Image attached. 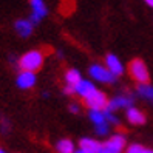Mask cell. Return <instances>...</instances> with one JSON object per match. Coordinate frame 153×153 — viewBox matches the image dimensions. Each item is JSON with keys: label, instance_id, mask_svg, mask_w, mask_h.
Wrapping results in <instances>:
<instances>
[{"label": "cell", "instance_id": "cell-1", "mask_svg": "<svg viewBox=\"0 0 153 153\" xmlns=\"http://www.w3.org/2000/svg\"><path fill=\"white\" fill-rule=\"evenodd\" d=\"M43 60H45V56H43V53L40 50H31L28 53H25V54L19 59L17 64H19L20 70H23V71H33V73H36L37 70L42 68Z\"/></svg>", "mask_w": 153, "mask_h": 153}, {"label": "cell", "instance_id": "cell-2", "mask_svg": "<svg viewBox=\"0 0 153 153\" xmlns=\"http://www.w3.org/2000/svg\"><path fill=\"white\" fill-rule=\"evenodd\" d=\"M128 74L136 84H149L150 73L142 59H133L128 64Z\"/></svg>", "mask_w": 153, "mask_h": 153}, {"label": "cell", "instance_id": "cell-3", "mask_svg": "<svg viewBox=\"0 0 153 153\" xmlns=\"http://www.w3.org/2000/svg\"><path fill=\"white\" fill-rule=\"evenodd\" d=\"M127 144V138L122 133H116L110 136L105 142H101L99 153H122Z\"/></svg>", "mask_w": 153, "mask_h": 153}, {"label": "cell", "instance_id": "cell-4", "mask_svg": "<svg viewBox=\"0 0 153 153\" xmlns=\"http://www.w3.org/2000/svg\"><path fill=\"white\" fill-rule=\"evenodd\" d=\"M84 104H85V107H88L90 110H104L107 107V104H108V99H107L104 91L94 88L91 93H88L84 97Z\"/></svg>", "mask_w": 153, "mask_h": 153}, {"label": "cell", "instance_id": "cell-5", "mask_svg": "<svg viewBox=\"0 0 153 153\" xmlns=\"http://www.w3.org/2000/svg\"><path fill=\"white\" fill-rule=\"evenodd\" d=\"M88 73H90V76H91V79L97 80V82H101V84H114L116 79H118L108 68L101 65V64L91 65L90 70H88Z\"/></svg>", "mask_w": 153, "mask_h": 153}, {"label": "cell", "instance_id": "cell-6", "mask_svg": "<svg viewBox=\"0 0 153 153\" xmlns=\"http://www.w3.org/2000/svg\"><path fill=\"white\" fill-rule=\"evenodd\" d=\"M30 6H31L30 20L36 26L45 16L48 14V8H47V5H45L43 0H30Z\"/></svg>", "mask_w": 153, "mask_h": 153}, {"label": "cell", "instance_id": "cell-7", "mask_svg": "<svg viewBox=\"0 0 153 153\" xmlns=\"http://www.w3.org/2000/svg\"><path fill=\"white\" fill-rule=\"evenodd\" d=\"M133 107V96L130 94H119V96H114L113 99H108V104H107L105 108L110 110V111H116V110H121V108H130Z\"/></svg>", "mask_w": 153, "mask_h": 153}, {"label": "cell", "instance_id": "cell-8", "mask_svg": "<svg viewBox=\"0 0 153 153\" xmlns=\"http://www.w3.org/2000/svg\"><path fill=\"white\" fill-rule=\"evenodd\" d=\"M16 84L20 90H30L36 85V74L33 71H23L20 70V73L17 74Z\"/></svg>", "mask_w": 153, "mask_h": 153}, {"label": "cell", "instance_id": "cell-9", "mask_svg": "<svg viewBox=\"0 0 153 153\" xmlns=\"http://www.w3.org/2000/svg\"><path fill=\"white\" fill-rule=\"evenodd\" d=\"M105 67L108 68L111 73L118 77V76H122L124 74V64L121 62V59L118 56H114V54H107L105 56Z\"/></svg>", "mask_w": 153, "mask_h": 153}, {"label": "cell", "instance_id": "cell-10", "mask_svg": "<svg viewBox=\"0 0 153 153\" xmlns=\"http://www.w3.org/2000/svg\"><path fill=\"white\" fill-rule=\"evenodd\" d=\"M14 30H16V33L19 34L20 37H30V36L33 34L34 25L31 23L30 19H19L14 23Z\"/></svg>", "mask_w": 153, "mask_h": 153}, {"label": "cell", "instance_id": "cell-11", "mask_svg": "<svg viewBox=\"0 0 153 153\" xmlns=\"http://www.w3.org/2000/svg\"><path fill=\"white\" fill-rule=\"evenodd\" d=\"M125 116H127V121L131 125H142V124H146V114H144L139 108H136V107H130V108H127Z\"/></svg>", "mask_w": 153, "mask_h": 153}, {"label": "cell", "instance_id": "cell-12", "mask_svg": "<svg viewBox=\"0 0 153 153\" xmlns=\"http://www.w3.org/2000/svg\"><path fill=\"white\" fill-rule=\"evenodd\" d=\"M79 149L84 150L85 153H99L101 142L93 139V138H82L79 141Z\"/></svg>", "mask_w": 153, "mask_h": 153}, {"label": "cell", "instance_id": "cell-13", "mask_svg": "<svg viewBox=\"0 0 153 153\" xmlns=\"http://www.w3.org/2000/svg\"><path fill=\"white\" fill-rule=\"evenodd\" d=\"M94 84L91 82V80H88V79H80L77 85H76V94H79L80 97H85L88 93H91L93 90H94Z\"/></svg>", "mask_w": 153, "mask_h": 153}, {"label": "cell", "instance_id": "cell-14", "mask_svg": "<svg viewBox=\"0 0 153 153\" xmlns=\"http://www.w3.org/2000/svg\"><path fill=\"white\" fill-rule=\"evenodd\" d=\"M136 93L142 99H146V101L153 104V85H150V84H138Z\"/></svg>", "mask_w": 153, "mask_h": 153}, {"label": "cell", "instance_id": "cell-15", "mask_svg": "<svg viewBox=\"0 0 153 153\" xmlns=\"http://www.w3.org/2000/svg\"><path fill=\"white\" fill-rule=\"evenodd\" d=\"M64 79H65V84H67V85H71V87H74V88H76L77 82H79L80 79H82V76H80L79 70H76V68H70V70L65 71Z\"/></svg>", "mask_w": 153, "mask_h": 153}, {"label": "cell", "instance_id": "cell-16", "mask_svg": "<svg viewBox=\"0 0 153 153\" xmlns=\"http://www.w3.org/2000/svg\"><path fill=\"white\" fill-rule=\"evenodd\" d=\"M76 149H74V142L71 139H60L57 141L56 144V152L57 153H73Z\"/></svg>", "mask_w": 153, "mask_h": 153}, {"label": "cell", "instance_id": "cell-17", "mask_svg": "<svg viewBox=\"0 0 153 153\" xmlns=\"http://www.w3.org/2000/svg\"><path fill=\"white\" fill-rule=\"evenodd\" d=\"M88 119L91 121L94 125H99V124L107 122L105 114H104V110H90V111H88Z\"/></svg>", "mask_w": 153, "mask_h": 153}, {"label": "cell", "instance_id": "cell-18", "mask_svg": "<svg viewBox=\"0 0 153 153\" xmlns=\"http://www.w3.org/2000/svg\"><path fill=\"white\" fill-rule=\"evenodd\" d=\"M94 131L99 136H107L110 131V124L108 122H104V124H99V125H94Z\"/></svg>", "mask_w": 153, "mask_h": 153}, {"label": "cell", "instance_id": "cell-19", "mask_svg": "<svg viewBox=\"0 0 153 153\" xmlns=\"http://www.w3.org/2000/svg\"><path fill=\"white\" fill-rule=\"evenodd\" d=\"M104 114H105V119H107V122H108L110 125H111V124H113V125H119V119L116 118V114H114L113 111H110V110L104 108Z\"/></svg>", "mask_w": 153, "mask_h": 153}, {"label": "cell", "instance_id": "cell-20", "mask_svg": "<svg viewBox=\"0 0 153 153\" xmlns=\"http://www.w3.org/2000/svg\"><path fill=\"white\" fill-rule=\"evenodd\" d=\"M146 147L141 146V144H130V146L125 149V153H144Z\"/></svg>", "mask_w": 153, "mask_h": 153}, {"label": "cell", "instance_id": "cell-21", "mask_svg": "<svg viewBox=\"0 0 153 153\" xmlns=\"http://www.w3.org/2000/svg\"><path fill=\"white\" fill-rule=\"evenodd\" d=\"M0 130H2V133L10 131V121L6 118H0Z\"/></svg>", "mask_w": 153, "mask_h": 153}, {"label": "cell", "instance_id": "cell-22", "mask_svg": "<svg viewBox=\"0 0 153 153\" xmlns=\"http://www.w3.org/2000/svg\"><path fill=\"white\" fill-rule=\"evenodd\" d=\"M64 94H67V96L76 94V88L71 87V85H65V87H64Z\"/></svg>", "mask_w": 153, "mask_h": 153}, {"label": "cell", "instance_id": "cell-23", "mask_svg": "<svg viewBox=\"0 0 153 153\" xmlns=\"http://www.w3.org/2000/svg\"><path fill=\"white\" fill-rule=\"evenodd\" d=\"M70 111H71V113H79V111H80V105H79V104H74V102L70 104Z\"/></svg>", "mask_w": 153, "mask_h": 153}, {"label": "cell", "instance_id": "cell-24", "mask_svg": "<svg viewBox=\"0 0 153 153\" xmlns=\"http://www.w3.org/2000/svg\"><path fill=\"white\" fill-rule=\"evenodd\" d=\"M144 2H146V3H147L150 8H153V0H144Z\"/></svg>", "mask_w": 153, "mask_h": 153}, {"label": "cell", "instance_id": "cell-25", "mask_svg": "<svg viewBox=\"0 0 153 153\" xmlns=\"http://www.w3.org/2000/svg\"><path fill=\"white\" fill-rule=\"evenodd\" d=\"M73 153H85V152H84V150H80V149H77V150H74Z\"/></svg>", "mask_w": 153, "mask_h": 153}, {"label": "cell", "instance_id": "cell-26", "mask_svg": "<svg viewBox=\"0 0 153 153\" xmlns=\"http://www.w3.org/2000/svg\"><path fill=\"white\" fill-rule=\"evenodd\" d=\"M144 153H153V150H150V149H146V152Z\"/></svg>", "mask_w": 153, "mask_h": 153}, {"label": "cell", "instance_id": "cell-27", "mask_svg": "<svg viewBox=\"0 0 153 153\" xmlns=\"http://www.w3.org/2000/svg\"><path fill=\"white\" fill-rule=\"evenodd\" d=\"M0 153H6V152H5V150H3L2 147H0Z\"/></svg>", "mask_w": 153, "mask_h": 153}]
</instances>
